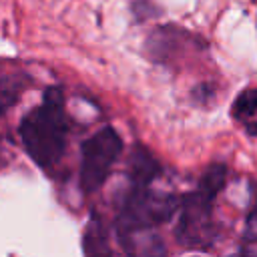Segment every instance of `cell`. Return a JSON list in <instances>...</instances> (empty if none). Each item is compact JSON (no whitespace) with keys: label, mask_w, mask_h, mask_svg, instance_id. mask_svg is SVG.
I'll list each match as a JSON object with an SVG mask.
<instances>
[{"label":"cell","mask_w":257,"mask_h":257,"mask_svg":"<svg viewBox=\"0 0 257 257\" xmlns=\"http://www.w3.org/2000/svg\"><path fill=\"white\" fill-rule=\"evenodd\" d=\"M120 149H122V141L110 126L100 128L82 143L80 185L86 193H92L98 187H102Z\"/></svg>","instance_id":"4"},{"label":"cell","mask_w":257,"mask_h":257,"mask_svg":"<svg viewBox=\"0 0 257 257\" xmlns=\"http://www.w3.org/2000/svg\"><path fill=\"white\" fill-rule=\"evenodd\" d=\"M231 114L251 137H257V88L243 90L233 102Z\"/></svg>","instance_id":"6"},{"label":"cell","mask_w":257,"mask_h":257,"mask_svg":"<svg viewBox=\"0 0 257 257\" xmlns=\"http://www.w3.org/2000/svg\"><path fill=\"white\" fill-rule=\"evenodd\" d=\"M179 207V199L171 193L151 191L149 185L135 187L124 199L118 217V233L147 231L169 221Z\"/></svg>","instance_id":"2"},{"label":"cell","mask_w":257,"mask_h":257,"mask_svg":"<svg viewBox=\"0 0 257 257\" xmlns=\"http://www.w3.org/2000/svg\"><path fill=\"white\" fill-rule=\"evenodd\" d=\"M20 137L38 167L48 169L60 161L68 141V118L58 88H48L42 104L34 106L22 118Z\"/></svg>","instance_id":"1"},{"label":"cell","mask_w":257,"mask_h":257,"mask_svg":"<svg viewBox=\"0 0 257 257\" xmlns=\"http://www.w3.org/2000/svg\"><path fill=\"white\" fill-rule=\"evenodd\" d=\"M217 195L203 189L201 185L189 193L183 201L181 219L177 225V241L185 247H209L215 239L213 223V199Z\"/></svg>","instance_id":"3"},{"label":"cell","mask_w":257,"mask_h":257,"mask_svg":"<svg viewBox=\"0 0 257 257\" xmlns=\"http://www.w3.org/2000/svg\"><path fill=\"white\" fill-rule=\"evenodd\" d=\"M161 167L159 161L141 145H137L131 153L128 159V179L135 187H145L149 185L157 175H159Z\"/></svg>","instance_id":"5"},{"label":"cell","mask_w":257,"mask_h":257,"mask_svg":"<svg viewBox=\"0 0 257 257\" xmlns=\"http://www.w3.org/2000/svg\"><path fill=\"white\" fill-rule=\"evenodd\" d=\"M2 110H4V104H0V116H2Z\"/></svg>","instance_id":"9"},{"label":"cell","mask_w":257,"mask_h":257,"mask_svg":"<svg viewBox=\"0 0 257 257\" xmlns=\"http://www.w3.org/2000/svg\"><path fill=\"white\" fill-rule=\"evenodd\" d=\"M245 241L249 243H257V203L253 205V209L247 215V223H245V233H243Z\"/></svg>","instance_id":"8"},{"label":"cell","mask_w":257,"mask_h":257,"mask_svg":"<svg viewBox=\"0 0 257 257\" xmlns=\"http://www.w3.org/2000/svg\"><path fill=\"white\" fill-rule=\"evenodd\" d=\"M82 249L84 253H90V255H98V253H108V245H106V235L100 227V223L92 221L88 227H86V233H84V243H82Z\"/></svg>","instance_id":"7"}]
</instances>
